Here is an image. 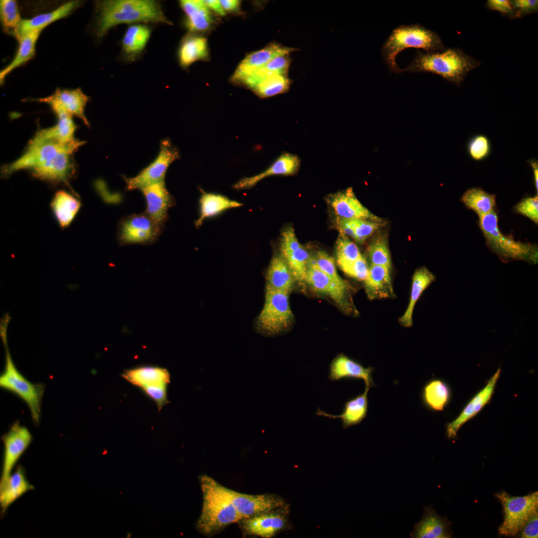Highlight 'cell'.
I'll return each instance as SVG.
<instances>
[{
    "mask_svg": "<svg viewBox=\"0 0 538 538\" xmlns=\"http://www.w3.org/2000/svg\"><path fill=\"white\" fill-rule=\"evenodd\" d=\"M178 55L180 65L183 68L205 59L208 55L206 39L196 35L186 36L181 42Z\"/></svg>",
    "mask_w": 538,
    "mask_h": 538,
    "instance_id": "38",
    "label": "cell"
},
{
    "mask_svg": "<svg viewBox=\"0 0 538 538\" xmlns=\"http://www.w3.org/2000/svg\"><path fill=\"white\" fill-rule=\"evenodd\" d=\"M96 33L104 36L114 26L123 23H154L171 24L159 2L153 0H106L96 2Z\"/></svg>",
    "mask_w": 538,
    "mask_h": 538,
    "instance_id": "2",
    "label": "cell"
},
{
    "mask_svg": "<svg viewBox=\"0 0 538 538\" xmlns=\"http://www.w3.org/2000/svg\"><path fill=\"white\" fill-rule=\"evenodd\" d=\"M203 2L208 7L214 10L218 14L222 16L225 15V10L223 8L220 0H203Z\"/></svg>",
    "mask_w": 538,
    "mask_h": 538,
    "instance_id": "55",
    "label": "cell"
},
{
    "mask_svg": "<svg viewBox=\"0 0 538 538\" xmlns=\"http://www.w3.org/2000/svg\"><path fill=\"white\" fill-rule=\"evenodd\" d=\"M373 371V368H365L359 363L341 353L330 364L328 379L332 382L346 378L361 379L364 382L365 387L370 388L375 386L372 377Z\"/></svg>",
    "mask_w": 538,
    "mask_h": 538,
    "instance_id": "23",
    "label": "cell"
},
{
    "mask_svg": "<svg viewBox=\"0 0 538 538\" xmlns=\"http://www.w3.org/2000/svg\"><path fill=\"white\" fill-rule=\"evenodd\" d=\"M0 386L20 398L27 404L33 422L39 423L44 386L27 380L15 366L8 350L5 367L0 376Z\"/></svg>",
    "mask_w": 538,
    "mask_h": 538,
    "instance_id": "8",
    "label": "cell"
},
{
    "mask_svg": "<svg viewBox=\"0 0 538 538\" xmlns=\"http://www.w3.org/2000/svg\"><path fill=\"white\" fill-rule=\"evenodd\" d=\"M41 31L30 32L19 39L17 52L11 62L0 72V82L12 70L30 60L34 55L35 44Z\"/></svg>",
    "mask_w": 538,
    "mask_h": 538,
    "instance_id": "40",
    "label": "cell"
},
{
    "mask_svg": "<svg viewBox=\"0 0 538 538\" xmlns=\"http://www.w3.org/2000/svg\"><path fill=\"white\" fill-rule=\"evenodd\" d=\"M34 487L28 482L24 468L19 466L4 481L0 482V506L3 513L8 507Z\"/></svg>",
    "mask_w": 538,
    "mask_h": 538,
    "instance_id": "28",
    "label": "cell"
},
{
    "mask_svg": "<svg viewBox=\"0 0 538 538\" xmlns=\"http://www.w3.org/2000/svg\"><path fill=\"white\" fill-rule=\"evenodd\" d=\"M289 293L266 287L264 307L257 319V327L267 335H275L288 329L293 320Z\"/></svg>",
    "mask_w": 538,
    "mask_h": 538,
    "instance_id": "9",
    "label": "cell"
},
{
    "mask_svg": "<svg viewBox=\"0 0 538 538\" xmlns=\"http://www.w3.org/2000/svg\"><path fill=\"white\" fill-rule=\"evenodd\" d=\"M371 265L391 269V260L387 244L384 239H378L368 248Z\"/></svg>",
    "mask_w": 538,
    "mask_h": 538,
    "instance_id": "44",
    "label": "cell"
},
{
    "mask_svg": "<svg viewBox=\"0 0 538 538\" xmlns=\"http://www.w3.org/2000/svg\"><path fill=\"white\" fill-rule=\"evenodd\" d=\"M515 211L530 219L536 224L538 223V196L524 198L515 207Z\"/></svg>",
    "mask_w": 538,
    "mask_h": 538,
    "instance_id": "49",
    "label": "cell"
},
{
    "mask_svg": "<svg viewBox=\"0 0 538 538\" xmlns=\"http://www.w3.org/2000/svg\"><path fill=\"white\" fill-rule=\"evenodd\" d=\"M89 97L79 89H58L49 97L37 100L48 104L56 115L67 114L72 116H76L85 125L89 126L84 112Z\"/></svg>",
    "mask_w": 538,
    "mask_h": 538,
    "instance_id": "16",
    "label": "cell"
},
{
    "mask_svg": "<svg viewBox=\"0 0 538 538\" xmlns=\"http://www.w3.org/2000/svg\"><path fill=\"white\" fill-rule=\"evenodd\" d=\"M290 63L289 54H281L274 57L261 69L269 72L287 76Z\"/></svg>",
    "mask_w": 538,
    "mask_h": 538,
    "instance_id": "50",
    "label": "cell"
},
{
    "mask_svg": "<svg viewBox=\"0 0 538 538\" xmlns=\"http://www.w3.org/2000/svg\"><path fill=\"white\" fill-rule=\"evenodd\" d=\"M282 508L241 520L239 522L244 536H257L265 538L274 536L286 525V516L281 510Z\"/></svg>",
    "mask_w": 538,
    "mask_h": 538,
    "instance_id": "18",
    "label": "cell"
},
{
    "mask_svg": "<svg viewBox=\"0 0 538 538\" xmlns=\"http://www.w3.org/2000/svg\"><path fill=\"white\" fill-rule=\"evenodd\" d=\"M0 14L4 30L14 34L22 20L16 2L13 0H0Z\"/></svg>",
    "mask_w": 538,
    "mask_h": 538,
    "instance_id": "42",
    "label": "cell"
},
{
    "mask_svg": "<svg viewBox=\"0 0 538 538\" xmlns=\"http://www.w3.org/2000/svg\"><path fill=\"white\" fill-rule=\"evenodd\" d=\"M57 116L58 121L55 126L38 131L31 140H52L62 143L75 140L74 133L76 126L72 116L67 114H60Z\"/></svg>",
    "mask_w": 538,
    "mask_h": 538,
    "instance_id": "33",
    "label": "cell"
},
{
    "mask_svg": "<svg viewBox=\"0 0 538 538\" xmlns=\"http://www.w3.org/2000/svg\"><path fill=\"white\" fill-rule=\"evenodd\" d=\"M79 3L77 1H69L50 12L32 18L22 19L14 35L19 40L30 32L42 31L51 23L67 16L79 5Z\"/></svg>",
    "mask_w": 538,
    "mask_h": 538,
    "instance_id": "27",
    "label": "cell"
},
{
    "mask_svg": "<svg viewBox=\"0 0 538 538\" xmlns=\"http://www.w3.org/2000/svg\"><path fill=\"white\" fill-rule=\"evenodd\" d=\"M165 385H156L144 387L142 390L157 404L160 409L168 403Z\"/></svg>",
    "mask_w": 538,
    "mask_h": 538,
    "instance_id": "53",
    "label": "cell"
},
{
    "mask_svg": "<svg viewBox=\"0 0 538 538\" xmlns=\"http://www.w3.org/2000/svg\"><path fill=\"white\" fill-rule=\"evenodd\" d=\"M485 7L489 10L500 13L502 16L509 18H515V11L508 0H488Z\"/></svg>",
    "mask_w": 538,
    "mask_h": 538,
    "instance_id": "52",
    "label": "cell"
},
{
    "mask_svg": "<svg viewBox=\"0 0 538 538\" xmlns=\"http://www.w3.org/2000/svg\"><path fill=\"white\" fill-rule=\"evenodd\" d=\"M300 163V159L296 155L283 153L266 170L257 175L240 180L233 185V188L236 190L250 189L269 176L294 174L298 171Z\"/></svg>",
    "mask_w": 538,
    "mask_h": 538,
    "instance_id": "24",
    "label": "cell"
},
{
    "mask_svg": "<svg viewBox=\"0 0 538 538\" xmlns=\"http://www.w3.org/2000/svg\"><path fill=\"white\" fill-rule=\"evenodd\" d=\"M84 143L78 139L68 143L31 139L19 158L3 166L2 175L6 176L19 170L28 169L41 180L67 184L73 172L72 156Z\"/></svg>",
    "mask_w": 538,
    "mask_h": 538,
    "instance_id": "1",
    "label": "cell"
},
{
    "mask_svg": "<svg viewBox=\"0 0 538 538\" xmlns=\"http://www.w3.org/2000/svg\"><path fill=\"white\" fill-rule=\"evenodd\" d=\"M336 254L338 266L353 262L362 256L356 244L342 234L336 241Z\"/></svg>",
    "mask_w": 538,
    "mask_h": 538,
    "instance_id": "43",
    "label": "cell"
},
{
    "mask_svg": "<svg viewBox=\"0 0 538 538\" xmlns=\"http://www.w3.org/2000/svg\"><path fill=\"white\" fill-rule=\"evenodd\" d=\"M178 157V150L170 142L163 141L158 155L152 162L136 176L125 179L127 190L140 189L146 185L164 180L168 166Z\"/></svg>",
    "mask_w": 538,
    "mask_h": 538,
    "instance_id": "11",
    "label": "cell"
},
{
    "mask_svg": "<svg viewBox=\"0 0 538 538\" xmlns=\"http://www.w3.org/2000/svg\"><path fill=\"white\" fill-rule=\"evenodd\" d=\"M179 3L186 15L185 25L190 31H203L210 27L212 17L203 0H182Z\"/></svg>",
    "mask_w": 538,
    "mask_h": 538,
    "instance_id": "32",
    "label": "cell"
},
{
    "mask_svg": "<svg viewBox=\"0 0 538 538\" xmlns=\"http://www.w3.org/2000/svg\"><path fill=\"white\" fill-rule=\"evenodd\" d=\"M450 392L447 385L440 380L429 382L424 387L422 399L424 404L434 410H442L448 403Z\"/></svg>",
    "mask_w": 538,
    "mask_h": 538,
    "instance_id": "41",
    "label": "cell"
},
{
    "mask_svg": "<svg viewBox=\"0 0 538 538\" xmlns=\"http://www.w3.org/2000/svg\"><path fill=\"white\" fill-rule=\"evenodd\" d=\"M305 282L315 291L330 297L344 312L350 313L354 311L348 284H341L336 282L310 260Z\"/></svg>",
    "mask_w": 538,
    "mask_h": 538,
    "instance_id": "10",
    "label": "cell"
},
{
    "mask_svg": "<svg viewBox=\"0 0 538 538\" xmlns=\"http://www.w3.org/2000/svg\"><path fill=\"white\" fill-rule=\"evenodd\" d=\"M241 83L261 98H266L287 92L291 80L287 76L259 69L244 79Z\"/></svg>",
    "mask_w": 538,
    "mask_h": 538,
    "instance_id": "17",
    "label": "cell"
},
{
    "mask_svg": "<svg viewBox=\"0 0 538 538\" xmlns=\"http://www.w3.org/2000/svg\"><path fill=\"white\" fill-rule=\"evenodd\" d=\"M51 208L60 227H68L81 207L80 201L70 193L59 191L55 194Z\"/></svg>",
    "mask_w": 538,
    "mask_h": 538,
    "instance_id": "35",
    "label": "cell"
},
{
    "mask_svg": "<svg viewBox=\"0 0 538 538\" xmlns=\"http://www.w3.org/2000/svg\"><path fill=\"white\" fill-rule=\"evenodd\" d=\"M510 2L515 11V18L538 12L537 0H512Z\"/></svg>",
    "mask_w": 538,
    "mask_h": 538,
    "instance_id": "51",
    "label": "cell"
},
{
    "mask_svg": "<svg viewBox=\"0 0 538 538\" xmlns=\"http://www.w3.org/2000/svg\"><path fill=\"white\" fill-rule=\"evenodd\" d=\"M451 523L444 517L439 516L431 507L424 508L423 517L416 524L410 537L414 538H448L451 534Z\"/></svg>",
    "mask_w": 538,
    "mask_h": 538,
    "instance_id": "25",
    "label": "cell"
},
{
    "mask_svg": "<svg viewBox=\"0 0 538 538\" xmlns=\"http://www.w3.org/2000/svg\"><path fill=\"white\" fill-rule=\"evenodd\" d=\"M390 269L371 265L366 278L365 288L368 297L371 300L392 298L395 296Z\"/></svg>",
    "mask_w": 538,
    "mask_h": 538,
    "instance_id": "26",
    "label": "cell"
},
{
    "mask_svg": "<svg viewBox=\"0 0 538 538\" xmlns=\"http://www.w3.org/2000/svg\"><path fill=\"white\" fill-rule=\"evenodd\" d=\"M235 508L243 519L250 518L283 507V500L270 494L249 495L223 486Z\"/></svg>",
    "mask_w": 538,
    "mask_h": 538,
    "instance_id": "13",
    "label": "cell"
},
{
    "mask_svg": "<svg viewBox=\"0 0 538 538\" xmlns=\"http://www.w3.org/2000/svg\"><path fill=\"white\" fill-rule=\"evenodd\" d=\"M434 275L426 268L417 269L413 274L410 297L407 308L400 318V323L404 327L412 324V314L414 306L423 291L434 280Z\"/></svg>",
    "mask_w": 538,
    "mask_h": 538,
    "instance_id": "36",
    "label": "cell"
},
{
    "mask_svg": "<svg viewBox=\"0 0 538 538\" xmlns=\"http://www.w3.org/2000/svg\"><path fill=\"white\" fill-rule=\"evenodd\" d=\"M199 203L200 216L195 222L196 227L201 226L207 218L215 216L227 209L243 205L242 203L230 200L223 195L204 192L200 197Z\"/></svg>",
    "mask_w": 538,
    "mask_h": 538,
    "instance_id": "34",
    "label": "cell"
},
{
    "mask_svg": "<svg viewBox=\"0 0 538 538\" xmlns=\"http://www.w3.org/2000/svg\"><path fill=\"white\" fill-rule=\"evenodd\" d=\"M123 377L131 383L142 388L146 386L165 385L170 382L169 374L158 367H144L125 372Z\"/></svg>",
    "mask_w": 538,
    "mask_h": 538,
    "instance_id": "37",
    "label": "cell"
},
{
    "mask_svg": "<svg viewBox=\"0 0 538 538\" xmlns=\"http://www.w3.org/2000/svg\"><path fill=\"white\" fill-rule=\"evenodd\" d=\"M445 47L437 33L416 23L399 25L394 28L384 43L381 54L390 70L398 74L403 71L397 64L396 58L403 50L415 48L432 52Z\"/></svg>",
    "mask_w": 538,
    "mask_h": 538,
    "instance_id": "5",
    "label": "cell"
},
{
    "mask_svg": "<svg viewBox=\"0 0 538 538\" xmlns=\"http://www.w3.org/2000/svg\"><path fill=\"white\" fill-rule=\"evenodd\" d=\"M338 266L347 275L363 281L366 278L369 269L367 261L362 255L353 262Z\"/></svg>",
    "mask_w": 538,
    "mask_h": 538,
    "instance_id": "47",
    "label": "cell"
},
{
    "mask_svg": "<svg viewBox=\"0 0 538 538\" xmlns=\"http://www.w3.org/2000/svg\"><path fill=\"white\" fill-rule=\"evenodd\" d=\"M503 509L504 520L499 533L505 536H515L519 533L529 519L538 510V492L520 497L511 496L507 492L495 494Z\"/></svg>",
    "mask_w": 538,
    "mask_h": 538,
    "instance_id": "7",
    "label": "cell"
},
{
    "mask_svg": "<svg viewBox=\"0 0 538 538\" xmlns=\"http://www.w3.org/2000/svg\"><path fill=\"white\" fill-rule=\"evenodd\" d=\"M1 440L4 452L0 482L11 474L13 467L31 442L32 436L27 427L16 421Z\"/></svg>",
    "mask_w": 538,
    "mask_h": 538,
    "instance_id": "14",
    "label": "cell"
},
{
    "mask_svg": "<svg viewBox=\"0 0 538 538\" xmlns=\"http://www.w3.org/2000/svg\"><path fill=\"white\" fill-rule=\"evenodd\" d=\"M480 64L460 48L445 47L432 52L417 50L413 60L403 71L431 73L459 86Z\"/></svg>",
    "mask_w": 538,
    "mask_h": 538,
    "instance_id": "3",
    "label": "cell"
},
{
    "mask_svg": "<svg viewBox=\"0 0 538 538\" xmlns=\"http://www.w3.org/2000/svg\"><path fill=\"white\" fill-rule=\"evenodd\" d=\"M521 532L522 538H537L538 537V512L529 519Z\"/></svg>",
    "mask_w": 538,
    "mask_h": 538,
    "instance_id": "54",
    "label": "cell"
},
{
    "mask_svg": "<svg viewBox=\"0 0 538 538\" xmlns=\"http://www.w3.org/2000/svg\"><path fill=\"white\" fill-rule=\"evenodd\" d=\"M298 49L271 42L264 48L248 55L239 64L232 80L241 82L254 71L262 68L274 57L285 54H290Z\"/></svg>",
    "mask_w": 538,
    "mask_h": 538,
    "instance_id": "19",
    "label": "cell"
},
{
    "mask_svg": "<svg viewBox=\"0 0 538 538\" xmlns=\"http://www.w3.org/2000/svg\"><path fill=\"white\" fill-rule=\"evenodd\" d=\"M266 287L289 293L295 279L286 262L280 254H275L266 274Z\"/></svg>",
    "mask_w": 538,
    "mask_h": 538,
    "instance_id": "31",
    "label": "cell"
},
{
    "mask_svg": "<svg viewBox=\"0 0 538 538\" xmlns=\"http://www.w3.org/2000/svg\"><path fill=\"white\" fill-rule=\"evenodd\" d=\"M161 227L146 213L132 215L120 223L118 239L125 245L150 243L157 238Z\"/></svg>",
    "mask_w": 538,
    "mask_h": 538,
    "instance_id": "12",
    "label": "cell"
},
{
    "mask_svg": "<svg viewBox=\"0 0 538 538\" xmlns=\"http://www.w3.org/2000/svg\"><path fill=\"white\" fill-rule=\"evenodd\" d=\"M470 156L476 160L486 158L490 151V144L488 138L483 135H478L469 141L468 145Z\"/></svg>",
    "mask_w": 538,
    "mask_h": 538,
    "instance_id": "48",
    "label": "cell"
},
{
    "mask_svg": "<svg viewBox=\"0 0 538 538\" xmlns=\"http://www.w3.org/2000/svg\"><path fill=\"white\" fill-rule=\"evenodd\" d=\"M310 262L336 282L347 284L338 274L334 259L324 251H319L314 257L310 258Z\"/></svg>",
    "mask_w": 538,
    "mask_h": 538,
    "instance_id": "45",
    "label": "cell"
},
{
    "mask_svg": "<svg viewBox=\"0 0 538 538\" xmlns=\"http://www.w3.org/2000/svg\"><path fill=\"white\" fill-rule=\"evenodd\" d=\"M220 2L224 10L227 11L237 10L240 3V1L236 0H221Z\"/></svg>",
    "mask_w": 538,
    "mask_h": 538,
    "instance_id": "56",
    "label": "cell"
},
{
    "mask_svg": "<svg viewBox=\"0 0 538 538\" xmlns=\"http://www.w3.org/2000/svg\"><path fill=\"white\" fill-rule=\"evenodd\" d=\"M139 190L145 199V213L162 226L166 219L167 211L173 203V199L166 189L164 180L146 185Z\"/></svg>",
    "mask_w": 538,
    "mask_h": 538,
    "instance_id": "21",
    "label": "cell"
},
{
    "mask_svg": "<svg viewBox=\"0 0 538 538\" xmlns=\"http://www.w3.org/2000/svg\"><path fill=\"white\" fill-rule=\"evenodd\" d=\"M529 163L532 167L534 175L535 185L537 190V192L538 191V161L536 160H531L529 161Z\"/></svg>",
    "mask_w": 538,
    "mask_h": 538,
    "instance_id": "57",
    "label": "cell"
},
{
    "mask_svg": "<svg viewBox=\"0 0 538 538\" xmlns=\"http://www.w3.org/2000/svg\"><path fill=\"white\" fill-rule=\"evenodd\" d=\"M151 33L150 27L144 24H133L128 26L122 40L124 57L130 61L137 59L145 49Z\"/></svg>",
    "mask_w": 538,
    "mask_h": 538,
    "instance_id": "30",
    "label": "cell"
},
{
    "mask_svg": "<svg viewBox=\"0 0 538 538\" xmlns=\"http://www.w3.org/2000/svg\"><path fill=\"white\" fill-rule=\"evenodd\" d=\"M479 227L488 246L503 261L523 260L538 262V247L530 243L515 240L502 233L495 210L479 217Z\"/></svg>",
    "mask_w": 538,
    "mask_h": 538,
    "instance_id": "6",
    "label": "cell"
},
{
    "mask_svg": "<svg viewBox=\"0 0 538 538\" xmlns=\"http://www.w3.org/2000/svg\"><path fill=\"white\" fill-rule=\"evenodd\" d=\"M461 201L479 217L495 210L496 205V195L490 194L480 188L468 189L461 196Z\"/></svg>",
    "mask_w": 538,
    "mask_h": 538,
    "instance_id": "39",
    "label": "cell"
},
{
    "mask_svg": "<svg viewBox=\"0 0 538 538\" xmlns=\"http://www.w3.org/2000/svg\"><path fill=\"white\" fill-rule=\"evenodd\" d=\"M280 254L288 265L295 280L304 283L310 257L298 242L291 227L285 228L281 234Z\"/></svg>",
    "mask_w": 538,
    "mask_h": 538,
    "instance_id": "15",
    "label": "cell"
},
{
    "mask_svg": "<svg viewBox=\"0 0 538 538\" xmlns=\"http://www.w3.org/2000/svg\"><path fill=\"white\" fill-rule=\"evenodd\" d=\"M369 389V388L365 387L363 393L345 402L343 412L341 414H331L321 410L319 408L317 409L316 414L330 418H340L345 428L358 424L367 416L368 407V393Z\"/></svg>",
    "mask_w": 538,
    "mask_h": 538,
    "instance_id": "29",
    "label": "cell"
},
{
    "mask_svg": "<svg viewBox=\"0 0 538 538\" xmlns=\"http://www.w3.org/2000/svg\"><path fill=\"white\" fill-rule=\"evenodd\" d=\"M500 373L501 369L499 368L490 379L486 386L474 397L460 414L453 421L447 424L446 434L448 438H454L461 426L475 415L488 403L492 396Z\"/></svg>",
    "mask_w": 538,
    "mask_h": 538,
    "instance_id": "22",
    "label": "cell"
},
{
    "mask_svg": "<svg viewBox=\"0 0 538 538\" xmlns=\"http://www.w3.org/2000/svg\"><path fill=\"white\" fill-rule=\"evenodd\" d=\"M346 219L354 231V240L360 243L364 242L380 227L383 226V222L361 219Z\"/></svg>",
    "mask_w": 538,
    "mask_h": 538,
    "instance_id": "46",
    "label": "cell"
},
{
    "mask_svg": "<svg viewBox=\"0 0 538 538\" xmlns=\"http://www.w3.org/2000/svg\"><path fill=\"white\" fill-rule=\"evenodd\" d=\"M329 202L338 217L345 219H361L382 222V220L363 206L356 197L352 188L329 196Z\"/></svg>",
    "mask_w": 538,
    "mask_h": 538,
    "instance_id": "20",
    "label": "cell"
},
{
    "mask_svg": "<svg viewBox=\"0 0 538 538\" xmlns=\"http://www.w3.org/2000/svg\"><path fill=\"white\" fill-rule=\"evenodd\" d=\"M200 482L203 499L202 512L197 523L200 532L211 536L243 519L223 485L205 474L200 476Z\"/></svg>",
    "mask_w": 538,
    "mask_h": 538,
    "instance_id": "4",
    "label": "cell"
}]
</instances>
